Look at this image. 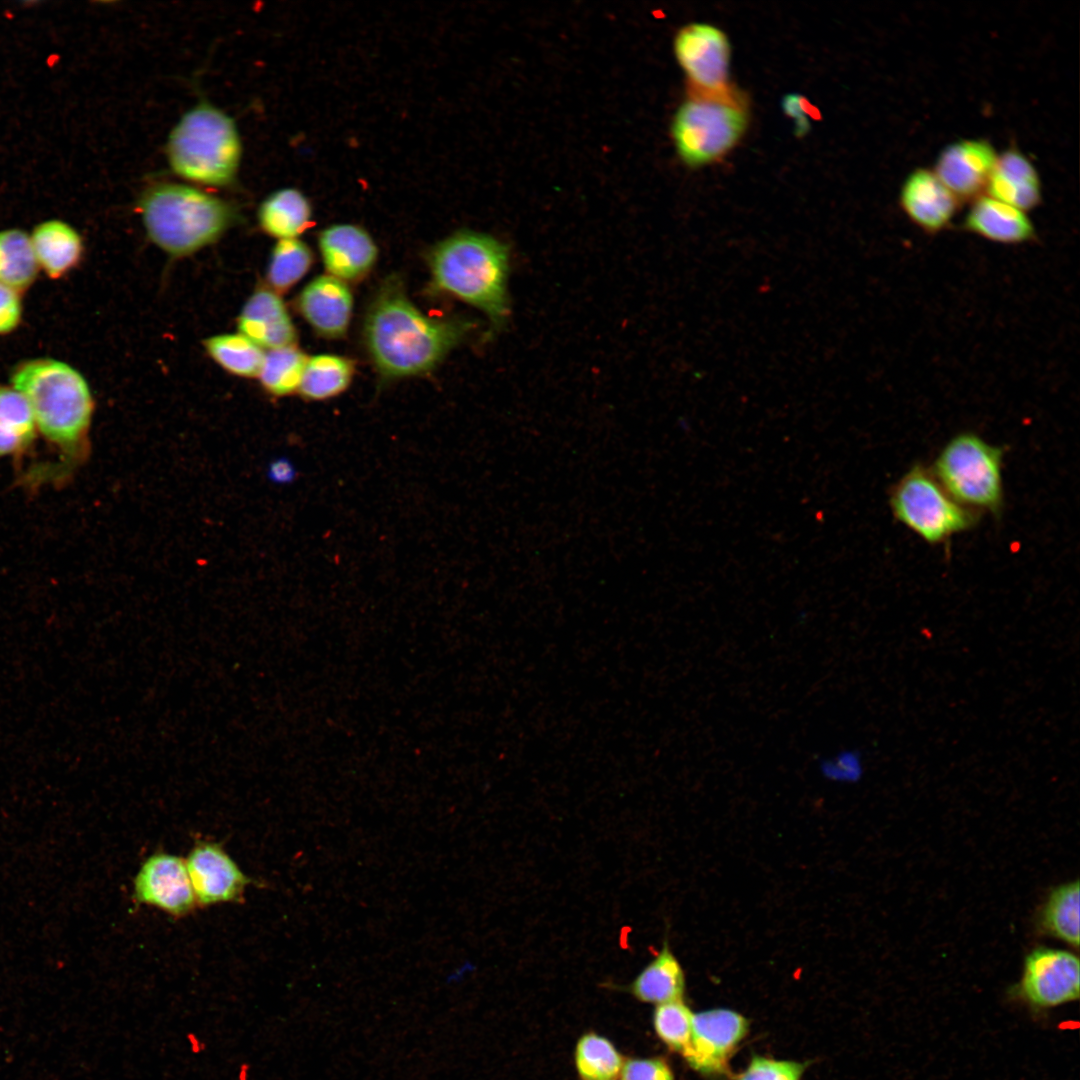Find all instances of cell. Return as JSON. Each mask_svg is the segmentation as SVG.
<instances>
[{"mask_svg":"<svg viewBox=\"0 0 1080 1080\" xmlns=\"http://www.w3.org/2000/svg\"><path fill=\"white\" fill-rule=\"evenodd\" d=\"M461 319L426 316L398 280H388L367 313L364 336L377 370L386 378L420 375L435 368L466 336Z\"/></svg>","mask_w":1080,"mask_h":1080,"instance_id":"6da1fadb","label":"cell"},{"mask_svg":"<svg viewBox=\"0 0 1080 1080\" xmlns=\"http://www.w3.org/2000/svg\"><path fill=\"white\" fill-rule=\"evenodd\" d=\"M11 380L28 401L37 429L64 460L82 456L94 409L83 375L65 362L40 358L18 365Z\"/></svg>","mask_w":1080,"mask_h":1080,"instance_id":"7a4b0ae2","label":"cell"},{"mask_svg":"<svg viewBox=\"0 0 1080 1080\" xmlns=\"http://www.w3.org/2000/svg\"><path fill=\"white\" fill-rule=\"evenodd\" d=\"M137 211L149 239L172 257L213 244L239 221L231 202L173 182L147 187L138 198Z\"/></svg>","mask_w":1080,"mask_h":1080,"instance_id":"3957f363","label":"cell"},{"mask_svg":"<svg viewBox=\"0 0 1080 1080\" xmlns=\"http://www.w3.org/2000/svg\"><path fill=\"white\" fill-rule=\"evenodd\" d=\"M429 265L438 288L482 311L495 328L504 325L509 314L505 244L484 233L462 230L433 248Z\"/></svg>","mask_w":1080,"mask_h":1080,"instance_id":"277c9868","label":"cell"},{"mask_svg":"<svg viewBox=\"0 0 1080 1080\" xmlns=\"http://www.w3.org/2000/svg\"><path fill=\"white\" fill-rule=\"evenodd\" d=\"M165 153L170 169L181 178L226 187L236 179L242 142L235 121L227 113L200 101L172 128Z\"/></svg>","mask_w":1080,"mask_h":1080,"instance_id":"5b68a950","label":"cell"},{"mask_svg":"<svg viewBox=\"0 0 1080 1080\" xmlns=\"http://www.w3.org/2000/svg\"><path fill=\"white\" fill-rule=\"evenodd\" d=\"M749 122L748 105L733 87L717 92H689L672 122L677 152L687 165L714 163L743 137Z\"/></svg>","mask_w":1080,"mask_h":1080,"instance_id":"8992f818","label":"cell"},{"mask_svg":"<svg viewBox=\"0 0 1080 1080\" xmlns=\"http://www.w3.org/2000/svg\"><path fill=\"white\" fill-rule=\"evenodd\" d=\"M1003 451L975 433L951 438L934 460L931 472L962 506L997 514L1004 501Z\"/></svg>","mask_w":1080,"mask_h":1080,"instance_id":"52a82bcc","label":"cell"},{"mask_svg":"<svg viewBox=\"0 0 1080 1080\" xmlns=\"http://www.w3.org/2000/svg\"><path fill=\"white\" fill-rule=\"evenodd\" d=\"M889 503L895 519L929 544H941L979 520V513L955 501L931 470L919 464L896 482Z\"/></svg>","mask_w":1080,"mask_h":1080,"instance_id":"ba28073f","label":"cell"},{"mask_svg":"<svg viewBox=\"0 0 1080 1080\" xmlns=\"http://www.w3.org/2000/svg\"><path fill=\"white\" fill-rule=\"evenodd\" d=\"M674 53L691 91L717 92L731 86V47L720 28L709 23L682 27L674 39Z\"/></svg>","mask_w":1080,"mask_h":1080,"instance_id":"9c48e42d","label":"cell"},{"mask_svg":"<svg viewBox=\"0 0 1080 1080\" xmlns=\"http://www.w3.org/2000/svg\"><path fill=\"white\" fill-rule=\"evenodd\" d=\"M1080 964L1076 954L1037 947L1024 959L1016 992L1033 1008H1052L1079 998Z\"/></svg>","mask_w":1080,"mask_h":1080,"instance_id":"30bf717a","label":"cell"},{"mask_svg":"<svg viewBox=\"0 0 1080 1080\" xmlns=\"http://www.w3.org/2000/svg\"><path fill=\"white\" fill-rule=\"evenodd\" d=\"M134 898L174 916L182 917L197 905L185 860L167 853L149 856L134 879Z\"/></svg>","mask_w":1080,"mask_h":1080,"instance_id":"8fae6325","label":"cell"},{"mask_svg":"<svg viewBox=\"0 0 1080 1080\" xmlns=\"http://www.w3.org/2000/svg\"><path fill=\"white\" fill-rule=\"evenodd\" d=\"M196 902L208 906L238 902L251 882L226 851L214 842H199L185 860Z\"/></svg>","mask_w":1080,"mask_h":1080,"instance_id":"7c38bea8","label":"cell"},{"mask_svg":"<svg viewBox=\"0 0 1080 1080\" xmlns=\"http://www.w3.org/2000/svg\"><path fill=\"white\" fill-rule=\"evenodd\" d=\"M998 154L985 139H961L939 153L934 172L960 201L984 194Z\"/></svg>","mask_w":1080,"mask_h":1080,"instance_id":"4fadbf2b","label":"cell"},{"mask_svg":"<svg viewBox=\"0 0 1080 1080\" xmlns=\"http://www.w3.org/2000/svg\"><path fill=\"white\" fill-rule=\"evenodd\" d=\"M748 1023L740 1014L715 1009L693 1014L688 1063L701 1072L722 1070L746 1035Z\"/></svg>","mask_w":1080,"mask_h":1080,"instance_id":"5bb4252c","label":"cell"},{"mask_svg":"<svg viewBox=\"0 0 1080 1080\" xmlns=\"http://www.w3.org/2000/svg\"><path fill=\"white\" fill-rule=\"evenodd\" d=\"M960 203L932 169L923 167L907 175L899 192V205L906 217L928 234L946 229Z\"/></svg>","mask_w":1080,"mask_h":1080,"instance_id":"9a60e30c","label":"cell"},{"mask_svg":"<svg viewBox=\"0 0 1080 1080\" xmlns=\"http://www.w3.org/2000/svg\"><path fill=\"white\" fill-rule=\"evenodd\" d=\"M238 332L268 350L295 345L297 333L279 294L259 286L243 305L237 319Z\"/></svg>","mask_w":1080,"mask_h":1080,"instance_id":"2e32d148","label":"cell"},{"mask_svg":"<svg viewBox=\"0 0 1080 1080\" xmlns=\"http://www.w3.org/2000/svg\"><path fill=\"white\" fill-rule=\"evenodd\" d=\"M297 308L318 334L338 338L348 329L353 297L342 280L323 275L314 278L300 292Z\"/></svg>","mask_w":1080,"mask_h":1080,"instance_id":"e0dca14e","label":"cell"},{"mask_svg":"<svg viewBox=\"0 0 1080 1080\" xmlns=\"http://www.w3.org/2000/svg\"><path fill=\"white\" fill-rule=\"evenodd\" d=\"M325 268L339 280H357L373 267L377 246L362 227L354 224H334L318 239Z\"/></svg>","mask_w":1080,"mask_h":1080,"instance_id":"ac0fdd59","label":"cell"},{"mask_svg":"<svg viewBox=\"0 0 1080 1080\" xmlns=\"http://www.w3.org/2000/svg\"><path fill=\"white\" fill-rule=\"evenodd\" d=\"M963 227L986 240L1018 245L1035 238V228L1026 212L986 194L974 199Z\"/></svg>","mask_w":1080,"mask_h":1080,"instance_id":"d6986e66","label":"cell"},{"mask_svg":"<svg viewBox=\"0 0 1080 1080\" xmlns=\"http://www.w3.org/2000/svg\"><path fill=\"white\" fill-rule=\"evenodd\" d=\"M985 194L1024 212L1029 211L1042 200L1039 174L1021 151L1007 149L997 156Z\"/></svg>","mask_w":1080,"mask_h":1080,"instance_id":"ffe728a7","label":"cell"},{"mask_svg":"<svg viewBox=\"0 0 1080 1080\" xmlns=\"http://www.w3.org/2000/svg\"><path fill=\"white\" fill-rule=\"evenodd\" d=\"M30 239L39 267L54 279L74 268L82 256L81 236L72 226L60 220L39 224Z\"/></svg>","mask_w":1080,"mask_h":1080,"instance_id":"44dd1931","label":"cell"},{"mask_svg":"<svg viewBox=\"0 0 1080 1080\" xmlns=\"http://www.w3.org/2000/svg\"><path fill=\"white\" fill-rule=\"evenodd\" d=\"M628 990L634 998L644 1003L661 1005L682 1000L685 975L667 940L635 977Z\"/></svg>","mask_w":1080,"mask_h":1080,"instance_id":"7402d4cb","label":"cell"},{"mask_svg":"<svg viewBox=\"0 0 1080 1080\" xmlns=\"http://www.w3.org/2000/svg\"><path fill=\"white\" fill-rule=\"evenodd\" d=\"M257 218L261 229L271 237L294 239L311 226L312 207L300 190L286 187L262 201Z\"/></svg>","mask_w":1080,"mask_h":1080,"instance_id":"603a6c76","label":"cell"},{"mask_svg":"<svg viewBox=\"0 0 1080 1080\" xmlns=\"http://www.w3.org/2000/svg\"><path fill=\"white\" fill-rule=\"evenodd\" d=\"M1044 934L1074 948L1079 947V882L1070 881L1052 889L1038 914Z\"/></svg>","mask_w":1080,"mask_h":1080,"instance_id":"cb8c5ba5","label":"cell"},{"mask_svg":"<svg viewBox=\"0 0 1080 1080\" xmlns=\"http://www.w3.org/2000/svg\"><path fill=\"white\" fill-rule=\"evenodd\" d=\"M36 429L24 395L14 387L0 385V457L22 452L32 443Z\"/></svg>","mask_w":1080,"mask_h":1080,"instance_id":"d4e9b609","label":"cell"},{"mask_svg":"<svg viewBox=\"0 0 1080 1080\" xmlns=\"http://www.w3.org/2000/svg\"><path fill=\"white\" fill-rule=\"evenodd\" d=\"M353 375L352 363L332 354L307 359L298 391L309 400H325L343 392Z\"/></svg>","mask_w":1080,"mask_h":1080,"instance_id":"484cf974","label":"cell"},{"mask_svg":"<svg viewBox=\"0 0 1080 1080\" xmlns=\"http://www.w3.org/2000/svg\"><path fill=\"white\" fill-rule=\"evenodd\" d=\"M203 346L210 358L228 373L258 377L265 352L239 332L211 336L203 341Z\"/></svg>","mask_w":1080,"mask_h":1080,"instance_id":"4316f807","label":"cell"},{"mask_svg":"<svg viewBox=\"0 0 1080 1080\" xmlns=\"http://www.w3.org/2000/svg\"><path fill=\"white\" fill-rule=\"evenodd\" d=\"M30 236L19 229L0 231V284L16 291L28 288L37 276Z\"/></svg>","mask_w":1080,"mask_h":1080,"instance_id":"83f0119b","label":"cell"},{"mask_svg":"<svg viewBox=\"0 0 1080 1080\" xmlns=\"http://www.w3.org/2000/svg\"><path fill=\"white\" fill-rule=\"evenodd\" d=\"M307 359L295 345L268 350L258 375L262 387L274 396L298 390Z\"/></svg>","mask_w":1080,"mask_h":1080,"instance_id":"f1b7e54d","label":"cell"},{"mask_svg":"<svg viewBox=\"0 0 1080 1080\" xmlns=\"http://www.w3.org/2000/svg\"><path fill=\"white\" fill-rule=\"evenodd\" d=\"M313 255L308 245L297 238L278 240L267 267L268 286L275 292L288 291L309 271Z\"/></svg>","mask_w":1080,"mask_h":1080,"instance_id":"f546056e","label":"cell"},{"mask_svg":"<svg viewBox=\"0 0 1080 1080\" xmlns=\"http://www.w3.org/2000/svg\"><path fill=\"white\" fill-rule=\"evenodd\" d=\"M575 1066L582 1080H614L624 1060L614 1045L594 1032L582 1035L575 1048Z\"/></svg>","mask_w":1080,"mask_h":1080,"instance_id":"4dcf8cb0","label":"cell"},{"mask_svg":"<svg viewBox=\"0 0 1080 1080\" xmlns=\"http://www.w3.org/2000/svg\"><path fill=\"white\" fill-rule=\"evenodd\" d=\"M693 1013L682 1000L657 1005L653 1025L658 1037L684 1058L690 1050Z\"/></svg>","mask_w":1080,"mask_h":1080,"instance_id":"1f68e13d","label":"cell"},{"mask_svg":"<svg viewBox=\"0 0 1080 1080\" xmlns=\"http://www.w3.org/2000/svg\"><path fill=\"white\" fill-rule=\"evenodd\" d=\"M803 1065L755 1057L738 1080H799Z\"/></svg>","mask_w":1080,"mask_h":1080,"instance_id":"d6a6232c","label":"cell"},{"mask_svg":"<svg viewBox=\"0 0 1080 1080\" xmlns=\"http://www.w3.org/2000/svg\"><path fill=\"white\" fill-rule=\"evenodd\" d=\"M821 760L820 768L823 773L834 778L858 779L863 773L864 758L857 749H842Z\"/></svg>","mask_w":1080,"mask_h":1080,"instance_id":"836d02e7","label":"cell"},{"mask_svg":"<svg viewBox=\"0 0 1080 1080\" xmlns=\"http://www.w3.org/2000/svg\"><path fill=\"white\" fill-rule=\"evenodd\" d=\"M620 1080H673L668 1064L659 1058L628 1059L619 1073Z\"/></svg>","mask_w":1080,"mask_h":1080,"instance_id":"e575fe53","label":"cell"},{"mask_svg":"<svg viewBox=\"0 0 1080 1080\" xmlns=\"http://www.w3.org/2000/svg\"><path fill=\"white\" fill-rule=\"evenodd\" d=\"M21 312L18 291L0 284V334H7L18 326Z\"/></svg>","mask_w":1080,"mask_h":1080,"instance_id":"d590c367","label":"cell"},{"mask_svg":"<svg viewBox=\"0 0 1080 1080\" xmlns=\"http://www.w3.org/2000/svg\"><path fill=\"white\" fill-rule=\"evenodd\" d=\"M782 106L784 112L795 120L798 133H806L810 126L808 118L810 104L808 101L803 96L790 94L783 98Z\"/></svg>","mask_w":1080,"mask_h":1080,"instance_id":"8d00e7d4","label":"cell"},{"mask_svg":"<svg viewBox=\"0 0 1080 1080\" xmlns=\"http://www.w3.org/2000/svg\"><path fill=\"white\" fill-rule=\"evenodd\" d=\"M189 1051L193 1055H200L207 1049L206 1042L199 1037L194 1031H188L185 1035Z\"/></svg>","mask_w":1080,"mask_h":1080,"instance_id":"74e56055","label":"cell"},{"mask_svg":"<svg viewBox=\"0 0 1080 1080\" xmlns=\"http://www.w3.org/2000/svg\"><path fill=\"white\" fill-rule=\"evenodd\" d=\"M471 969H472L471 964L464 963L463 965H461L460 967L456 968L455 970L451 971L450 973H448L446 975V977H445L446 983L447 984H453V983L459 982L461 979H463L465 974Z\"/></svg>","mask_w":1080,"mask_h":1080,"instance_id":"f35d334b","label":"cell"},{"mask_svg":"<svg viewBox=\"0 0 1080 1080\" xmlns=\"http://www.w3.org/2000/svg\"><path fill=\"white\" fill-rule=\"evenodd\" d=\"M271 472L276 479L283 480L289 476L291 469L287 463L278 462L273 465Z\"/></svg>","mask_w":1080,"mask_h":1080,"instance_id":"ab89813d","label":"cell"},{"mask_svg":"<svg viewBox=\"0 0 1080 1080\" xmlns=\"http://www.w3.org/2000/svg\"><path fill=\"white\" fill-rule=\"evenodd\" d=\"M251 1065L248 1062H241L238 1066L235 1080H250Z\"/></svg>","mask_w":1080,"mask_h":1080,"instance_id":"60d3db41","label":"cell"}]
</instances>
